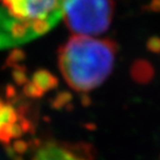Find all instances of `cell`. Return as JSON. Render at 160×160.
<instances>
[{
  "label": "cell",
  "instance_id": "1",
  "mask_svg": "<svg viewBox=\"0 0 160 160\" xmlns=\"http://www.w3.org/2000/svg\"><path fill=\"white\" fill-rule=\"evenodd\" d=\"M117 51V44L111 40L73 36L59 49V70L71 88L91 92L109 76Z\"/></svg>",
  "mask_w": 160,
  "mask_h": 160
},
{
  "label": "cell",
  "instance_id": "2",
  "mask_svg": "<svg viewBox=\"0 0 160 160\" xmlns=\"http://www.w3.org/2000/svg\"><path fill=\"white\" fill-rule=\"evenodd\" d=\"M62 18L76 36L105 32L112 20L113 0H62Z\"/></svg>",
  "mask_w": 160,
  "mask_h": 160
},
{
  "label": "cell",
  "instance_id": "3",
  "mask_svg": "<svg viewBox=\"0 0 160 160\" xmlns=\"http://www.w3.org/2000/svg\"><path fill=\"white\" fill-rule=\"evenodd\" d=\"M62 0H0V8L12 20L39 37L62 18Z\"/></svg>",
  "mask_w": 160,
  "mask_h": 160
},
{
  "label": "cell",
  "instance_id": "4",
  "mask_svg": "<svg viewBox=\"0 0 160 160\" xmlns=\"http://www.w3.org/2000/svg\"><path fill=\"white\" fill-rule=\"evenodd\" d=\"M31 160H91L77 150L65 145L48 142L37 150Z\"/></svg>",
  "mask_w": 160,
  "mask_h": 160
},
{
  "label": "cell",
  "instance_id": "5",
  "mask_svg": "<svg viewBox=\"0 0 160 160\" xmlns=\"http://www.w3.org/2000/svg\"><path fill=\"white\" fill-rule=\"evenodd\" d=\"M153 74H154L153 67L147 60H136L131 68V75L133 79L139 83L149 82L152 79Z\"/></svg>",
  "mask_w": 160,
  "mask_h": 160
},
{
  "label": "cell",
  "instance_id": "6",
  "mask_svg": "<svg viewBox=\"0 0 160 160\" xmlns=\"http://www.w3.org/2000/svg\"><path fill=\"white\" fill-rule=\"evenodd\" d=\"M147 47L150 51L154 53H160V38L153 37L151 38L148 43H147Z\"/></svg>",
  "mask_w": 160,
  "mask_h": 160
},
{
  "label": "cell",
  "instance_id": "7",
  "mask_svg": "<svg viewBox=\"0 0 160 160\" xmlns=\"http://www.w3.org/2000/svg\"><path fill=\"white\" fill-rule=\"evenodd\" d=\"M149 8L153 12H159L160 11V0H152L149 5Z\"/></svg>",
  "mask_w": 160,
  "mask_h": 160
}]
</instances>
